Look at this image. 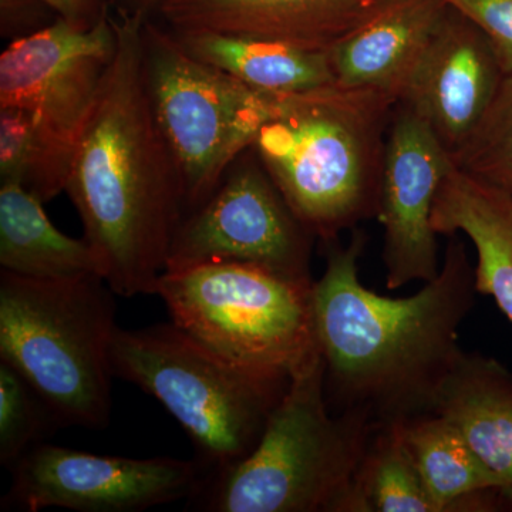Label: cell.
Masks as SVG:
<instances>
[{
	"mask_svg": "<svg viewBox=\"0 0 512 512\" xmlns=\"http://www.w3.org/2000/svg\"><path fill=\"white\" fill-rule=\"evenodd\" d=\"M365 232L325 244V272L313 285L316 340L333 413L376 426L433 413L441 383L463 349L458 329L478 295L466 245L450 235L439 275L407 298L370 291L359 278Z\"/></svg>",
	"mask_w": 512,
	"mask_h": 512,
	"instance_id": "6da1fadb",
	"label": "cell"
},
{
	"mask_svg": "<svg viewBox=\"0 0 512 512\" xmlns=\"http://www.w3.org/2000/svg\"><path fill=\"white\" fill-rule=\"evenodd\" d=\"M119 47L74 150L66 192L117 295H156L183 221L180 171L144 73L146 16L116 10Z\"/></svg>",
	"mask_w": 512,
	"mask_h": 512,
	"instance_id": "7a4b0ae2",
	"label": "cell"
},
{
	"mask_svg": "<svg viewBox=\"0 0 512 512\" xmlns=\"http://www.w3.org/2000/svg\"><path fill=\"white\" fill-rule=\"evenodd\" d=\"M399 101L329 84L284 94L252 151L323 244L377 217L387 134Z\"/></svg>",
	"mask_w": 512,
	"mask_h": 512,
	"instance_id": "3957f363",
	"label": "cell"
},
{
	"mask_svg": "<svg viewBox=\"0 0 512 512\" xmlns=\"http://www.w3.org/2000/svg\"><path fill=\"white\" fill-rule=\"evenodd\" d=\"M376 424L333 413L320 350L291 377L261 439L192 497L208 512H367L357 473Z\"/></svg>",
	"mask_w": 512,
	"mask_h": 512,
	"instance_id": "277c9868",
	"label": "cell"
},
{
	"mask_svg": "<svg viewBox=\"0 0 512 512\" xmlns=\"http://www.w3.org/2000/svg\"><path fill=\"white\" fill-rule=\"evenodd\" d=\"M116 295L101 276L37 279L0 269V362L30 384L59 427L110 424Z\"/></svg>",
	"mask_w": 512,
	"mask_h": 512,
	"instance_id": "5b68a950",
	"label": "cell"
},
{
	"mask_svg": "<svg viewBox=\"0 0 512 512\" xmlns=\"http://www.w3.org/2000/svg\"><path fill=\"white\" fill-rule=\"evenodd\" d=\"M114 377L153 396L188 434L205 477L248 456L289 382L242 369L175 323L117 329Z\"/></svg>",
	"mask_w": 512,
	"mask_h": 512,
	"instance_id": "8992f818",
	"label": "cell"
},
{
	"mask_svg": "<svg viewBox=\"0 0 512 512\" xmlns=\"http://www.w3.org/2000/svg\"><path fill=\"white\" fill-rule=\"evenodd\" d=\"M313 285L215 261L165 269L156 295L192 338L254 375L289 382L319 350Z\"/></svg>",
	"mask_w": 512,
	"mask_h": 512,
	"instance_id": "52a82bcc",
	"label": "cell"
},
{
	"mask_svg": "<svg viewBox=\"0 0 512 512\" xmlns=\"http://www.w3.org/2000/svg\"><path fill=\"white\" fill-rule=\"evenodd\" d=\"M141 49L151 104L180 171L188 214L251 148L284 94L252 89L200 62L154 18L144 20Z\"/></svg>",
	"mask_w": 512,
	"mask_h": 512,
	"instance_id": "ba28073f",
	"label": "cell"
},
{
	"mask_svg": "<svg viewBox=\"0 0 512 512\" xmlns=\"http://www.w3.org/2000/svg\"><path fill=\"white\" fill-rule=\"evenodd\" d=\"M315 239L248 148L210 197L184 215L165 269L202 262H241L296 281L313 282Z\"/></svg>",
	"mask_w": 512,
	"mask_h": 512,
	"instance_id": "9c48e42d",
	"label": "cell"
},
{
	"mask_svg": "<svg viewBox=\"0 0 512 512\" xmlns=\"http://www.w3.org/2000/svg\"><path fill=\"white\" fill-rule=\"evenodd\" d=\"M6 510L141 512L192 498L205 473L198 461L101 456L40 443L12 468Z\"/></svg>",
	"mask_w": 512,
	"mask_h": 512,
	"instance_id": "30bf717a",
	"label": "cell"
},
{
	"mask_svg": "<svg viewBox=\"0 0 512 512\" xmlns=\"http://www.w3.org/2000/svg\"><path fill=\"white\" fill-rule=\"evenodd\" d=\"M119 47L111 8L90 28L56 19L12 40L0 56V107L29 111L76 150Z\"/></svg>",
	"mask_w": 512,
	"mask_h": 512,
	"instance_id": "8fae6325",
	"label": "cell"
},
{
	"mask_svg": "<svg viewBox=\"0 0 512 512\" xmlns=\"http://www.w3.org/2000/svg\"><path fill=\"white\" fill-rule=\"evenodd\" d=\"M453 165L451 154L426 121L397 103L387 134L376 217L384 232L387 288L429 282L439 275L431 214Z\"/></svg>",
	"mask_w": 512,
	"mask_h": 512,
	"instance_id": "7c38bea8",
	"label": "cell"
},
{
	"mask_svg": "<svg viewBox=\"0 0 512 512\" xmlns=\"http://www.w3.org/2000/svg\"><path fill=\"white\" fill-rule=\"evenodd\" d=\"M503 77L490 40L448 6L399 103L426 121L453 154L473 133Z\"/></svg>",
	"mask_w": 512,
	"mask_h": 512,
	"instance_id": "4fadbf2b",
	"label": "cell"
},
{
	"mask_svg": "<svg viewBox=\"0 0 512 512\" xmlns=\"http://www.w3.org/2000/svg\"><path fill=\"white\" fill-rule=\"evenodd\" d=\"M386 0H167L157 18L200 29L326 49L366 22Z\"/></svg>",
	"mask_w": 512,
	"mask_h": 512,
	"instance_id": "5bb4252c",
	"label": "cell"
},
{
	"mask_svg": "<svg viewBox=\"0 0 512 512\" xmlns=\"http://www.w3.org/2000/svg\"><path fill=\"white\" fill-rule=\"evenodd\" d=\"M447 10L444 0H386L366 22L326 47L333 83L402 100Z\"/></svg>",
	"mask_w": 512,
	"mask_h": 512,
	"instance_id": "9a60e30c",
	"label": "cell"
},
{
	"mask_svg": "<svg viewBox=\"0 0 512 512\" xmlns=\"http://www.w3.org/2000/svg\"><path fill=\"white\" fill-rule=\"evenodd\" d=\"M433 413L453 423L497 477L512 511V373L494 357L461 352L441 383Z\"/></svg>",
	"mask_w": 512,
	"mask_h": 512,
	"instance_id": "2e32d148",
	"label": "cell"
},
{
	"mask_svg": "<svg viewBox=\"0 0 512 512\" xmlns=\"http://www.w3.org/2000/svg\"><path fill=\"white\" fill-rule=\"evenodd\" d=\"M437 235L461 232L477 251L478 293L491 296L512 322V194L453 165L434 201Z\"/></svg>",
	"mask_w": 512,
	"mask_h": 512,
	"instance_id": "e0dca14e",
	"label": "cell"
},
{
	"mask_svg": "<svg viewBox=\"0 0 512 512\" xmlns=\"http://www.w3.org/2000/svg\"><path fill=\"white\" fill-rule=\"evenodd\" d=\"M171 30L192 57L261 92L293 94L335 84L326 49L214 30Z\"/></svg>",
	"mask_w": 512,
	"mask_h": 512,
	"instance_id": "ac0fdd59",
	"label": "cell"
},
{
	"mask_svg": "<svg viewBox=\"0 0 512 512\" xmlns=\"http://www.w3.org/2000/svg\"><path fill=\"white\" fill-rule=\"evenodd\" d=\"M402 429L437 512L505 510L497 477L453 423L430 413L404 421Z\"/></svg>",
	"mask_w": 512,
	"mask_h": 512,
	"instance_id": "d6986e66",
	"label": "cell"
},
{
	"mask_svg": "<svg viewBox=\"0 0 512 512\" xmlns=\"http://www.w3.org/2000/svg\"><path fill=\"white\" fill-rule=\"evenodd\" d=\"M43 204L22 185L0 183V269L37 279L104 278L92 245L63 234Z\"/></svg>",
	"mask_w": 512,
	"mask_h": 512,
	"instance_id": "ffe728a7",
	"label": "cell"
},
{
	"mask_svg": "<svg viewBox=\"0 0 512 512\" xmlns=\"http://www.w3.org/2000/svg\"><path fill=\"white\" fill-rule=\"evenodd\" d=\"M74 148L66 146L29 111L0 107V183H16L42 202L66 191Z\"/></svg>",
	"mask_w": 512,
	"mask_h": 512,
	"instance_id": "44dd1931",
	"label": "cell"
},
{
	"mask_svg": "<svg viewBox=\"0 0 512 512\" xmlns=\"http://www.w3.org/2000/svg\"><path fill=\"white\" fill-rule=\"evenodd\" d=\"M367 512H437L427 494L402 423L377 426L357 473Z\"/></svg>",
	"mask_w": 512,
	"mask_h": 512,
	"instance_id": "7402d4cb",
	"label": "cell"
},
{
	"mask_svg": "<svg viewBox=\"0 0 512 512\" xmlns=\"http://www.w3.org/2000/svg\"><path fill=\"white\" fill-rule=\"evenodd\" d=\"M451 160L467 174L512 194V73L504 74L490 106Z\"/></svg>",
	"mask_w": 512,
	"mask_h": 512,
	"instance_id": "603a6c76",
	"label": "cell"
},
{
	"mask_svg": "<svg viewBox=\"0 0 512 512\" xmlns=\"http://www.w3.org/2000/svg\"><path fill=\"white\" fill-rule=\"evenodd\" d=\"M57 427L30 384L8 363L0 362V464L12 470Z\"/></svg>",
	"mask_w": 512,
	"mask_h": 512,
	"instance_id": "cb8c5ba5",
	"label": "cell"
},
{
	"mask_svg": "<svg viewBox=\"0 0 512 512\" xmlns=\"http://www.w3.org/2000/svg\"><path fill=\"white\" fill-rule=\"evenodd\" d=\"M490 40L504 74L512 73V0H444Z\"/></svg>",
	"mask_w": 512,
	"mask_h": 512,
	"instance_id": "d4e9b609",
	"label": "cell"
},
{
	"mask_svg": "<svg viewBox=\"0 0 512 512\" xmlns=\"http://www.w3.org/2000/svg\"><path fill=\"white\" fill-rule=\"evenodd\" d=\"M0 13L2 36L8 37L9 42L53 23L46 22V13L55 15L42 0H0Z\"/></svg>",
	"mask_w": 512,
	"mask_h": 512,
	"instance_id": "484cf974",
	"label": "cell"
},
{
	"mask_svg": "<svg viewBox=\"0 0 512 512\" xmlns=\"http://www.w3.org/2000/svg\"><path fill=\"white\" fill-rule=\"evenodd\" d=\"M59 19L77 28H90L111 8V0H42Z\"/></svg>",
	"mask_w": 512,
	"mask_h": 512,
	"instance_id": "4316f807",
	"label": "cell"
},
{
	"mask_svg": "<svg viewBox=\"0 0 512 512\" xmlns=\"http://www.w3.org/2000/svg\"><path fill=\"white\" fill-rule=\"evenodd\" d=\"M111 3H116L117 9L124 12L156 18L167 0H111Z\"/></svg>",
	"mask_w": 512,
	"mask_h": 512,
	"instance_id": "83f0119b",
	"label": "cell"
}]
</instances>
